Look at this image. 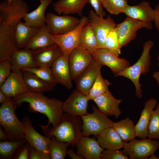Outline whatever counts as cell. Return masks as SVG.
I'll list each match as a JSON object with an SVG mask.
<instances>
[{
	"mask_svg": "<svg viewBox=\"0 0 159 159\" xmlns=\"http://www.w3.org/2000/svg\"><path fill=\"white\" fill-rule=\"evenodd\" d=\"M16 107L21 105L23 102L28 103L29 111L39 112L45 115L48 119L47 125L53 127L61 122L64 113L63 102L54 98H48L42 93L29 91L11 98Z\"/></svg>",
	"mask_w": 159,
	"mask_h": 159,
	"instance_id": "obj_1",
	"label": "cell"
},
{
	"mask_svg": "<svg viewBox=\"0 0 159 159\" xmlns=\"http://www.w3.org/2000/svg\"><path fill=\"white\" fill-rule=\"evenodd\" d=\"M82 121L81 117L64 113L60 123L55 127L47 125H40L45 135L54 136L60 141L67 143L72 147L83 136L82 133Z\"/></svg>",
	"mask_w": 159,
	"mask_h": 159,
	"instance_id": "obj_2",
	"label": "cell"
},
{
	"mask_svg": "<svg viewBox=\"0 0 159 159\" xmlns=\"http://www.w3.org/2000/svg\"><path fill=\"white\" fill-rule=\"evenodd\" d=\"M154 44V42L150 40L145 42L143 46L142 54L137 61L115 76H122L129 79L134 85L135 95L139 99L142 97L143 92L142 86L139 82L140 78L142 74L145 75L150 71L151 64L150 52Z\"/></svg>",
	"mask_w": 159,
	"mask_h": 159,
	"instance_id": "obj_3",
	"label": "cell"
},
{
	"mask_svg": "<svg viewBox=\"0 0 159 159\" xmlns=\"http://www.w3.org/2000/svg\"><path fill=\"white\" fill-rule=\"evenodd\" d=\"M16 107L11 98H7L0 107V124L10 141L26 140L24 126L15 113Z\"/></svg>",
	"mask_w": 159,
	"mask_h": 159,
	"instance_id": "obj_4",
	"label": "cell"
},
{
	"mask_svg": "<svg viewBox=\"0 0 159 159\" xmlns=\"http://www.w3.org/2000/svg\"><path fill=\"white\" fill-rule=\"evenodd\" d=\"M27 4L23 0H4L0 3V24L14 29L18 23L28 13Z\"/></svg>",
	"mask_w": 159,
	"mask_h": 159,
	"instance_id": "obj_5",
	"label": "cell"
},
{
	"mask_svg": "<svg viewBox=\"0 0 159 159\" xmlns=\"http://www.w3.org/2000/svg\"><path fill=\"white\" fill-rule=\"evenodd\" d=\"M92 108V112L81 116L83 136L93 135L96 136L105 129L112 127L113 122L95 106L93 105Z\"/></svg>",
	"mask_w": 159,
	"mask_h": 159,
	"instance_id": "obj_6",
	"label": "cell"
},
{
	"mask_svg": "<svg viewBox=\"0 0 159 159\" xmlns=\"http://www.w3.org/2000/svg\"><path fill=\"white\" fill-rule=\"evenodd\" d=\"M123 151L130 159H147L159 149V140L135 138L124 143Z\"/></svg>",
	"mask_w": 159,
	"mask_h": 159,
	"instance_id": "obj_7",
	"label": "cell"
},
{
	"mask_svg": "<svg viewBox=\"0 0 159 159\" xmlns=\"http://www.w3.org/2000/svg\"><path fill=\"white\" fill-rule=\"evenodd\" d=\"M89 22L88 17L82 16L79 24L73 29L64 34L52 35V41L60 47L62 55L67 59H69L71 51L78 47L81 31Z\"/></svg>",
	"mask_w": 159,
	"mask_h": 159,
	"instance_id": "obj_8",
	"label": "cell"
},
{
	"mask_svg": "<svg viewBox=\"0 0 159 159\" xmlns=\"http://www.w3.org/2000/svg\"><path fill=\"white\" fill-rule=\"evenodd\" d=\"M119 36V45L121 48L126 46L137 36V32L145 28L150 30L153 28L152 23L148 22L127 16L121 22L116 24Z\"/></svg>",
	"mask_w": 159,
	"mask_h": 159,
	"instance_id": "obj_9",
	"label": "cell"
},
{
	"mask_svg": "<svg viewBox=\"0 0 159 159\" xmlns=\"http://www.w3.org/2000/svg\"><path fill=\"white\" fill-rule=\"evenodd\" d=\"M80 19L70 15H59L52 12L46 15V24L52 35L64 34L75 28Z\"/></svg>",
	"mask_w": 159,
	"mask_h": 159,
	"instance_id": "obj_10",
	"label": "cell"
},
{
	"mask_svg": "<svg viewBox=\"0 0 159 159\" xmlns=\"http://www.w3.org/2000/svg\"><path fill=\"white\" fill-rule=\"evenodd\" d=\"M88 17L98 46L100 48H105L106 38L110 31L116 26V24L110 16L108 15L105 19L92 10L89 11Z\"/></svg>",
	"mask_w": 159,
	"mask_h": 159,
	"instance_id": "obj_11",
	"label": "cell"
},
{
	"mask_svg": "<svg viewBox=\"0 0 159 159\" xmlns=\"http://www.w3.org/2000/svg\"><path fill=\"white\" fill-rule=\"evenodd\" d=\"M94 60L89 51L79 47L74 48L69 56L68 63L71 77L75 79Z\"/></svg>",
	"mask_w": 159,
	"mask_h": 159,
	"instance_id": "obj_12",
	"label": "cell"
},
{
	"mask_svg": "<svg viewBox=\"0 0 159 159\" xmlns=\"http://www.w3.org/2000/svg\"><path fill=\"white\" fill-rule=\"evenodd\" d=\"M94 59L110 68L114 77L131 65L127 59L120 58L109 50L99 48L91 52Z\"/></svg>",
	"mask_w": 159,
	"mask_h": 159,
	"instance_id": "obj_13",
	"label": "cell"
},
{
	"mask_svg": "<svg viewBox=\"0 0 159 159\" xmlns=\"http://www.w3.org/2000/svg\"><path fill=\"white\" fill-rule=\"evenodd\" d=\"M89 100L87 95L76 89L63 102L62 110L69 115L81 116L88 113L87 110Z\"/></svg>",
	"mask_w": 159,
	"mask_h": 159,
	"instance_id": "obj_14",
	"label": "cell"
},
{
	"mask_svg": "<svg viewBox=\"0 0 159 159\" xmlns=\"http://www.w3.org/2000/svg\"><path fill=\"white\" fill-rule=\"evenodd\" d=\"M21 122L24 128L25 138L29 144L37 150L49 153L48 147L50 138L44 136L37 132L27 116H24Z\"/></svg>",
	"mask_w": 159,
	"mask_h": 159,
	"instance_id": "obj_15",
	"label": "cell"
},
{
	"mask_svg": "<svg viewBox=\"0 0 159 159\" xmlns=\"http://www.w3.org/2000/svg\"><path fill=\"white\" fill-rule=\"evenodd\" d=\"M103 65L94 59L74 80L77 90L87 95Z\"/></svg>",
	"mask_w": 159,
	"mask_h": 159,
	"instance_id": "obj_16",
	"label": "cell"
},
{
	"mask_svg": "<svg viewBox=\"0 0 159 159\" xmlns=\"http://www.w3.org/2000/svg\"><path fill=\"white\" fill-rule=\"evenodd\" d=\"M21 70L12 72L4 83L0 86L7 98H11L29 91L24 82Z\"/></svg>",
	"mask_w": 159,
	"mask_h": 159,
	"instance_id": "obj_17",
	"label": "cell"
},
{
	"mask_svg": "<svg viewBox=\"0 0 159 159\" xmlns=\"http://www.w3.org/2000/svg\"><path fill=\"white\" fill-rule=\"evenodd\" d=\"M17 49L13 28L0 24V61L10 59Z\"/></svg>",
	"mask_w": 159,
	"mask_h": 159,
	"instance_id": "obj_18",
	"label": "cell"
},
{
	"mask_svg": "<svg viewBox=\"0 0 159 159\" xmlns=\"http://www.w3.org/2000/svg\"><path fill=\"white\" fill-rule=\"evenodd\" d=\"M92 100L97 108L107 116H114L117 118L121 115L119 106L122 100L115 98L109 89Z\"/></svg>",
	"mask_w": 159,
	"mask_h": 159,
	"instance_id": "obj_19",
	"label": "cell"
},
{
	"mask_svg": "<svg viewBox=\"0 0 159 159\" xmlns=\"http://www.w3.org/2000/svg\"><path fill=\"white\" fill-rule=\"evenodd\" d=\"M51 68L57 83L64 86L68 89H71L73 87L72 80L68 59L62 54L54 62Z\"/></svg>",
	"mask_w": 159,
	"mask_h": 159,
	"instance_id": "obj_20",
	"label": "cell"
},
{
	"mask_svg": "<svg viewBox=\"0 0 159 159\" xmlns=\"http://www.w3.org/2000/svg\"><path fill=\"white\" fill-rule=\"evenodd\" d=\"M76 153L84 159H101L103 149L95 137L83 136L76 145Z\"/></svg>",
	"mask_w": 159,
	"mask_h": 159,
	"instance_id": "obj_21",
	"label": "cell"
},
{
	"mask_svg": "<svg viewBox=\"0 0 159 159\" xmlns=\"http://www.w3.org/2000/svg\"><path fill=\"white\" fill-rule=\"evenodd\" d=\"M33 51L34 59L38 67H51L62 54L60 47L55 43Z\"/></svg>",
	"mask_w": 159,
	"mask_h": 159,
	"instance_id": "obj_22",
	"label": "cell"
},
{
	"mask_svg": "<svg viewBox=\"0 0 159 159\" xmlns=\"http://www.w3.org/2000/svg\"><path fill=\"white\" fill-rule=\"evenodd\" d=\"M123 13L127 17L148 22L152 23L154 20V9L149 3L146 1H143L136 5L128 4Z\"/></svg>",
	"mask_w": 159,
	"mask_h": 159,
	"instance_id": "obj_23",
	"label": "cell"
},
{
	"mask_svg": "<svg viewBox=\"0 0 159 159\" xmlns=\"http://www.w3.org/2000/svg\"><path fill=\"white\" fill-rule=\"evenodd\" d=\"M158 103L156 100L153 97L145 102L139 119L135 125L137 136L140 139L148 138V127L151 114Z\"/></svg>",
	"mask_w": 159,
	"mask_h": 159,
	"instance_id": "obj_24",
	"label": "cell"
},
{
	"mask_svg": "<svg viewBox=\"0 0 159 159\" xmlns=\"http://www.w3.org/2000/svg\"><path fill=\"white\" fill-rule=\"evenodd\" d=\"M96 137L99 144L104 149L117 150L123 148L124 142L112 127L105 129Z\"/></svg>",
	"mask_w": 159,
	"mask_h": 159,
	"instance_id": "obj_25",
	"label": "cell"
},
{
	"mask_svg": "<svg viewBox=\"0 0 159 159\" xmlns=\"http://www.w3.org/2000/svg\"><path fill=\"white\" fill-rule=\"evenodd\" d=\"M88 0H57L53 5L55 12L58 14H77L82 16V11Z\"/></svg>",
	"mask_w": 159,
	"mask_h": 159,
	"instance_id": "obj_26",
	"label": "cell"
},
{
	"mask_svg": "<svg viewBox=\"0 0 159 159\" xmlns=\"http://www.w3.org/2000/svg\"><path fill=\"white\" fill-rule=\"evenodd\" d=\"M12 71L29 67H37L34 59L33 51L24 48L18 49L10 58Z\"/></svg>",
	"mask_w": 159,
	"mask_h": 159,
	"instance_id": "obj_27",
	"label": "cell"
},
{
	"mask_svg": "<svg viewBox=\"0 0 159 159\" xmlns=\"http://www.w3.org/2000/svg\"><path fill=\"white\" fill-rule=\"evenodd\" d=\"M52 36L45 24L39 28L24 48L34 51L50 46L54 44L52 40Z\"/></svg>",
	"mask_w": 159,
	"mask_h": 159,
	"instance_id": "obj_28",
	"label": "cell"
},
{
	"mask_svg": "<svg viewBox=\"0 0 159 159\" xmlns=\"http://www.w3.org/2000/svg\"><path fill=\"white\" fill-rule=\"evenodd\" d=\"M39 28L32 27L25 22L19 21L14 29L17 49L24 48L30 39L38 31Z\"/></svg>",
	"mask_w": 159,
	"mask_h": 159,
	"instance_id": "obj_29",
	"label": "cell"
},
{
	"mask_svg": "<svg viewBox=\"0 0 159 159\" xmlns=\"http://www.w3.org/2000/svg\"><path fill=\"white\" fill-rule=\"evenodd\" d=\"M53 0H40V4L34 10L28 13L23 19L24 22L34 27H40L45 24V11Z\"/></svg>",
	"mask_w": 159,
	"mask_h": 159,
	"instance_id": "obj_30",
	"label": "cell"
},
{
	"mask_svg": "<svg viewBox=\"0 0 159 159\" xmlns=\"http://www.w3.org/2000/svg\"><path fill=\"white\" fill-rule=\"evenodd\" d=\"M22 72L24 82L29 91L42 93L54 90L53 86L43 81L35 74L28 71Z\"/></svg>",
	"mask_w": 159,
	"mask_h": 159,
	"instance_id": "obj_31",
	"label": "cell"
},
{
	"mask_svg": "<svg viewBox=\"0 0 159 159\" xmlns=\"http://www.w3.org/2000/svg\"><path fill=\"white\" fill-rule=\"evenodd\" d=\"M112 127L118 133L124 142H129L137 137L135 125L128 117L113 122Z\"/></svg>",
	"mask_w": 159,
	"mask_h": 159,
	"instance_id": "obj_32",
	"label": "cell"
},
{
	"mask_svg": "<svg viewBox=\"0 0 159 159\" xmlns=\"http://www.w3.org/2000/svg\"><path fill=\"white\" fill-rule=\"evenodd\" d=\"M78 47L91 52L100 48L89 22L84 26L81 31Z\"/></svg>",
	"mask_w": 159,
	"mask_h": 159,
	"instance_id": "obj_33",
	"label": "cell"
},
{
	"mask_svg": "<svg viewBox=\"0 0 159 159\" xmlns=\"http://www.w3.org/2000/svg\"><path fill=\"white\" fill-rule=\"evenodd\" d=\"M48 145L51 159H64L67 155V143L60 141L54 136H51Z\"/></svg>",
	"mask_w": 159,
	"mask_h": 159,
	"instance_id": "obj_34",
	"label": "cell"
},
{
	"mask_svg": "<svg viewBox=\"0 0 159 159\" xmlns=\"http://www.w3.org/2000/svg\"><path fill=\"white\" fill-rule=\"evenodd\" d=\"M26 140L19 141H0V159H11L17 150Z\"/></svg>",
	"mask_w": 159,
	"mask_h": 159,
	"instance_id": "obj_35",
	"label": "cell"
},
{
	"mask_svg": "<svg viewBox=\"0 0 159 159\" xmlns=\"http://www.w3.org/2000/svg\"><path fill=\"white\" fill-rule=\"evenodd\" d=\"M111 83L107 80L103 78L101 71L87 95L89 100H93L105 92Z\"/></svg>",
	"mask_w": 159,
	"mask_h": 159,
	"instance_id": "obj_36",
	"label": "cell"
},
{
	"mask_svg": "<svg viewBox=\"0 0 159 159\" xmlns=\"http://www.w3.org/2000/svg\"><path fill=\"white\" fill-rule=\"evenodd\" d=\"M21 70L22 71L30 72L35 74L54 87L57 84L53 75L51 67H29L24 68Z\"/></svg>",
	"mask_w": 159,
	"mask_h": 159,
	"instance_id": "obj_37",
	"label": "cell"
},
{
	"mask_svg": "<svg viewBox=\"0 0 159 159\" xmlns=\"http://www.w3.org/2000/svg\"><path fill=\"white\" fill-rule=\"evenodd\" d=\"M105 45L106 49L118 57L121 54V48L119 45V36L117 27L116 26L106 37Z\"/></svg>",
	"mask_w": 159,
	"mask_h": 159,
	"instance_id": "obj_38",
	"label": "cell"
},
{
	"mask_svg": "<svg viewBox=\"0 0 159 159\" xmlns=\"http://www.w3.org/2000/svg\"><path fill=\"white\" fill-rule=\"evenodd\" d=\"M148 138L159 140V103L152 112L148 127Z\"/></svg>",
	"mask_w": 159,
	"mask_h": 159,
	"instance_id": "obj_39",
	"label": "cell"
},
{
	"mask_svg": "<svg viewBox=\"0 0 159 159\" xmlns=\"http://www.w3.org/2000/svg\"><path fill=\"white\" fill-rule=\"evenodd\" d=\"M104 8L110 14L117 15L123 12L128 5L127 0H103Z\"/></svg>",
	"mask_w": 159,
	"mask_h": 159,
	"instance_id": "obj_40",
	"label": "cell"
},
{
	"mask_svg": "<svg viewBox=\"0 0 159 159\" xmlns=\"http://www.w3.org/2000/svg\"><path fill=\"white\" fill-rule=\"evenodd\" d=\"M11 72L10 59H6L0 61V86L5 82Z\"/></svg>",
	"mask_w": 159,
	"mask_h": 159,
	"instance_id": "obj_41",
	"label": "cell"
},
{
	"mask_svg": "<svg viewBox=\"0 0 159 159\" xmlns=\"http://www.w3.org/2000/svg\"><path fill=\"white\" fill-rule=\"evenodd\" d=\"M101 159H129L123 150L104 149L101 153Z\"/></svg>",
	"mask_w": 159,
	"mask_h": 159,
	"instance_id": "obj_42",
	"label": "cell"
},
{
	"mask_svg": "<svg viewBox=\"0 0 159 159\" xmlns=\"http://www.w3.org/2000/svg\"><path fill=\"white\" fill-rule=\"evenodd\" d=\"M29 143L27 141L17 150L12 158L15 159H29Z\"/></svg>",
	"mask_w": 159,
	"mask_h": 159,
	"instance_id": "obj_43",
	"label": "cell"
},
{
	"mask_svg": "<svg viewBox=\"0 0 159 159\" xmlns=\"http://www.w3.org/2000/svg\"><path fill=\"white\" fill-rule=\"evenodd\" d=\"M29 159H51V158L49 153H45L37 150L29 144Z\"/></svg>",
	"mask_w": 159,
	"mask_h": 159,
	"instance_id": "obj_44",
	"label": "cell"
},
{
	"mask_svg": "<svg viewBox=\"0 0 159 159\" xmlns=\"http://www.w3.org/2000/svg\"><path fill=\"white\" fill-rule=\"evenodd\" d=\"M88 1L97 14L102 17L105 16V14L103 9V0H88Z\"/></svg>",
	"mask_w": 159,
	"mask_h": 159,
	"instance_id": "obj_45",
	"label": "cell"
},
{
	"mask_svg": "<svg viewBox=\"0 0 159 159\" xmlns=\"http://www.w3.org/2000/svg\"><path fill=\"white\" fill-rule=\"evenodd\" d=\"M155 18L154 25L159 33V3L154 9Z\"/></svg>",
	"mask_w": 159,
	"mask_h": 159,
	"instance_id": "obj_46",
	"label": "cell"
},
{
	"mask_svg": "<svg viewBox=\"0 0 159 159\" xmlns=\"http://www.w3.org/2000/svg\"><path fill=\"white\" fill-rule=\"evenodd\" d=\"M67 155L72 159H84L74 152L72 148L68 150Z\"/></svg>",
	"mask_w": 159,
	"mask_h": 159,
	"instance_id": "obj_47",
	"label": "cell"
},
{
	"mask_svg": "<svg viewBox=\"0 0 159 159\" xmlns=\"http://www.w3.org/2000/svg\"><path fill=\"white\" fill-rule=\"evenodd\" d=\"M3 127L0 126V140L1 141H4L8 139V136L3 130Z\"/></svg>",
	"mask_w": 159,
	"mask_h": 159,
	"instance_id": "obj_48",
	"label": "cell"
},
{
	"mask_svg": "<svg viewBox=\"0 0 159 159\" xmlns=\"http://www.w3.org/2000/svg\"><path fill=\"white\" fill-rule=\"evenodd\" d=\"M7 98L5 94L0 90V103H3L4 102Z\"/></svg>",
	"mask_w": 159,
	"mask_h": 159,
	"instance_id": "obj_49",
	"label": "cell"
},
{
	"mask_svg": "<svg viewBox=\"0 0 159 159\" xmlns=\"http://www.w3.org/2000/svg\"><path fill=\"white\" fill-rule=\"evenodd\" d=\"M153 76L159 86V71L154 72L153 74Z\"/></svg>",
	"mask_w": 159,
	"mask_h": 159,
	"instance_id": "obj_50",
	"label": "cell"
},
{
	"mask_svg": "<svg viewBox=\"0 0 159 159\" xmlns=\"http://www.w3.org/2000/svg\"><path fill=\"white\" fill-rule=\"evenodd\" d=\"M148 159H159V158L156 157L155 155L154 154H153L149 157Z\"/></svg>",
	"mask_w": 159,
	"mask_h": 159,
	"instance_id": "obj_51",
	"label": "cell"
},
{
	"mask_svg": "<svg viewBox=\"0 0 159 159\" xmlns=\"http://www.w3.org/2000/svg\"><path fill=\"white\" fill-rule=\"evenodd\" d=\"M158 66H159V54H158Z\"/></svg>",
	"mask_w": 159,
	"mask_h": 159,
	"instance_id": "obj_52",
	"label": "cell"
},
{
	"mask_svg": "<svg viewBox=\"0 0 159 159\" xmlns=\"http://www.w3.org/2000/svg\"><path fill=\"white\" fill-rule=\"evenodd\" d=\"M8 0V2H11V1L12 0Z\"/></svg>",
	"mask_w": 159,
	"mask_h": 159,
	"instance_id": "obj_53",
	"label": "cell"
},
{
	"mask_svg": "<svg viewBox=\"0 0 159 159\" xmlns=\"http://www.w3.org/2000/svg\"><path fill=\"white\" fill-rule=\"evenodd\" d=\"M158 157L159 158V154L158 155Z\"/></svg>",
	"mask_w": 159,
	"mask_h": 159,
	"instance_id": "obj_54",
	"label": "cell"
}]
</instances>
